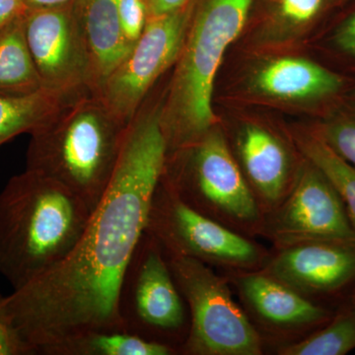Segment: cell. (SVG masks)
<instances>
[{
    "mask_svg": "<svg viewBox=\"0 0 355 355\" xmlns=\"http://www.w3.org/2000/svg\"><path fill=\"white\" fill-rule=\"evenodd\" d=\"M253 92L282 102H317L336 95L343 80L317 62L297 57L268 60L250 79Z\"/></svg>",
    "mask_w": 355,
    "mask_h": 355,
    "instance_id": "obj_13",
    "label": "cell"
},
{
    "mask_svg": "<svg viewBox=\"0 0 355 355\" xmlns=\"http://www.w3.org/2000/svg\"><path fill=\"white\" fill-rule=\"evenodd\" d=\"M299 146L306 159L335 187L355 230V167L336 154L318 133L301 137Z\"/></svg>",
    "mask_w": 355,
    "mask_h": 355,
    "instance_id": "obj_20",
    "label": "cell"
},
{
    "mask_svg": "<svg viewBox=\"0 0 355 355\" xmlns=\"http://www.w3.org/2000/svg\"><path fill=\"white\" fill-rule=\"evenodd\" d=\"M318 135L355 167V110L338 112L324 121Z\"/></svg>",
    "mask_w": 355,
    "mask_h": 355,
    "instance_id": "obj_23",
    "label": "cell"
},
{
    "mask_svg": "<svg viewBox=\"0 0 355 355\" xmlns=\"http://www.w3.org/2000/svg\"><path fill=\"white\" fill-rule=\"evenodd\" d=\"M73 9L87 48L94 92L132 48L121 31L118 0H74Z\"/></svg>",
    "mask_w": 355,
    "mask_h": 355,
    "instance_id": "obj_14",
    "label": "cell"
},
{
    "mask_svg": "<svg viewBox=\"0 0 355 355\" xmlns=\"http://www.w3.org/2000/svg\"><path fill=\"white\" fill-rule=\"evenodd\" d=\"M174 349L125 331H92L58 345L51 355H170Z\"/></svg>",
    "mask_w": 355,
    "mask_h": 355,
    "instance_id": "obj_19",
    "label": "cell"
},
{
    "mask_svg": "<svg viewBox=\"0 0 355 355\" xmlns=\"http://www.w3.org/2000/svg\"><path fill=\"white\" fill-rule=\"evenodd\" d=\"M93 210L64 184L26 169L0 193V275L20 288L67 258Z\"/></svg>",
    "mask_w": 355,
    "mask_h": 355,
    "instance_id": "obj_2",
    "label": "cell"
},
{
    "mask_svg": "<svg viewBox=\"0 0 355 355\" xmlns=\"http://www.w3.org/2000/svg\"><path fill=\"white\" fill-rule=\"evenodd\" d=\"M0 355H31L18 334L0 322Z\"/></svg>",
    "mask_w": 355,
    "mask_h": 355,
    "instance_id": "obj_25",
    "label": "cell"
},
{
    "mask_svg": "<svg viewBox=\"0 0 355 355\" xmlns=\"http://www.w3.org/2000/svg\"><path fill=\"white\" fill-rule=\"evenodd\" d=\"M167 154L179 161V172L163 173L161 182L183 202L202 214L214 210L240 222L258 219V203L220 130L211 128Z\"/></svg>",
    "mask_w": 355,
    "mask_h": 355,
    "instance_id": "obj_7",
    "label": "cell"
},
{
    "mask_svg": "<svg viewBox=\"0 0 355 355\" xmlns=\"http://www.w3.org/2000/svg\"><path fill=\"white\" fill-rule=\"evenodd\" d=\"M146 231L167 254L242 266L253 265L259 259L258 249L249 240L183 202L161 180Z\"/></svg>",
    "mask_w": 355,
    "mask_h": 355,
    "instance_id": "obj_9",
    "label": "cell"
},
{
    "mask_svg": "<svg viewBox=\"0 0 355 355\" xmlns=\"http://www.w3.org/2000/svg\"><path fill=\"white\" fill-rule=\"evenodd\" d=\"M331 0H272L266 37L272 41L294 38L327 10Z\"/></svg>",
    "mask_w": 355,
    "mask_h": 355,
    "instance_id": "obj_22",
    "label": "cell"
},
{
    "mask_svg": "<svg viewBox=\"0 0 355 355\" xmlns=\"http://www.w3.org/2000/svg\"><path fill=\"white\" fill-rule=\"evenodd\" d=\"M190 0H146L149 16L175 12L187 6Z\"/></svg>",
    "mask_w": 355,
    "mask_h": 355,
    "instance_id": "obj_28",
    "label": "cell"
},
{
    "mask_svg": "<svg viewBox=\"0 0 355 355\" xmlns=\"http://www.w3.org/2000/svg\"><path fill=\"white\" fill-rule=\"evenodd\" d=\"M24 14L0 29V94L2 95L29 94L46 86L26 39Z\"/></svg>",
    "mask_w": 355,
    "mask_h": 355,
    "instance_id": "obj_18",
    "label": "cell"
},
{
    "mask_svg": "<svg viewBox=\"0 0 355 355\" xmlns=\"http://www.w3.org/2000/svg\"><path fill=\"white\" fill-rule=\"evenodd\" d=\"M165 256L190 309V330L180 350L195 355L261 354L260 336L233 300L227 284L198 259Z\"/></svg>",
    "mask_w": 355,
    "mask_h": 355,
    "instance_id": "obj_5",
    "label": "cell"
},
{
    "mask_svg": "<svg viewBox=\"0 0 355 355\" xmlns=\"http://www.w3.org/2000/svg\"><path fill=\"white\" fill-rule=\"evenodd\" d=\"M352 301H354V302L355 303V291H354V300H352Z\"/></svg>",
    "mask_w": 355,
    "mask_h": 355,
    "instance_id": "obj_30",
    "label": "cell"
},
{
    "mask_svg": "<svg viewBox=\"0 0 355 355\" xmlns=\"http://www.w3.org/2000/svg\"><path fill=\"white\" fill-rule=\"evenodd\" d=\"M334 40L340 51L355 58V12L338 26Z\"/></svg>",
    "mask_w": 355,
    "mask_h": 355,
    "instance_id": "obj_26",
    "label": "cell"
},
{
    "mask_svg": "<svg viewBox=\"0 0 355 355\" xmlns=\"http://www.w3.org/2000/svg\"><path fill=\"white\" fill-rule=\"evenodd\" d=\"M26 11L23 0H0V29Z\"/></svg>",
    "mask_w": 355,
    "mask_h": 355,
    "instance_id": "obj_27",
    "label": "cell"
},
{
    "mask_svg": "<svg viewBox=\"0 0 355 355\" xmlns=\"http://www.w3.org/2000/svg\"><path fill=\"white\" fill-rule=\"evenodd\" d=\"M354 99L355 100V90H354Z\"/></svg>",
    "mask_w": 355,
    "mask_h": 355,
    "instance_id": "obj_32",
    "label": "cell"
},
{
    "mask_svg": "<svg viewBox=\"0 0 355 355\" xmlns=\"http://www.w3.org/2000/svg\"><path fill=\"white\" fill-rule=\"evenodd\" d=\"M268 275L305 293H335L355 282V242L311 241L284 247Z\"/></svg>",
    "mask_w": 355,
    "mask_h": 355,
    "instance_id": "obj_12",
    "label": "cell"
},
{
    "mask_svg": "<svg viewBox=\"0 0 355 355\" xmlns=\"http://www.w3.org/2000/svg\"><path fill=\"white\" fill-rule=\"evenodd\" d=\"M254 0H202L193 12L161 106L168 153L216 125L214 81L224 55L246 24Z\"/></svg>",
    "mask_w": 355,
    "mask_h": 355,
    "instance_id": "obj_4",
    "label": "cell"
},
{
    "mask_svg": "<svg viewBox=\"0 0 355 355\" xmlns=\"http://www.w3.org/2000/svg\"><path fill=\"white\" fill-rule=\"evenodd\" d=\"M118 309L123 330L132 335L176 352L174 343L182 338L186 342L184 299L162 247L146 231L121 282Z\"/></svg>",
    "mask_w": 355,
    "mask_h": 355,
    "instance_id": "obj_6",
    "label": "cell"
},
{
    "mask_svg": "<svg viewBox=\"0 0 355 355\" xmlns=\"http://www.w3.org/2000/svg\"><path fill=\"white\" fill-rule=\"evenodd\" d=\"M245 300L268 324L307 327L327 323L333 314L315 304L300 292L266 275H250L239 279Z\"/></svg>",
    "mask_w": 355,
    "mask_h": 355,
    "instance_id": "obj_16",
    "label": "cell"
},
{
    "mask_svg": "<svg viewBox=\"0 0 355 355\" xmlns=\"http://www.w3.org/2000/svg\"><path fill=\"white\" fill-rule=\"evenodd\" d=\"M90 89L44 87L29 94H0V146L22 133H31Z\"/></svg>",
    "mask_w": 355,
    "mask_h": 355,
    "instance_id": "obj_17",
    "label": "cell"
},
{
    "mask_svg": "<svg viewBox=\"0 0 355 355\" xmlns=\"http://www.w3.org/2000/svg\"><path fill=\"white\" fill-rule=\"evenodd\" d=\"M119 17L125 41L132 48L149 18L146 0H118Z\"/></svg>",
    "mask_w": 355,
    "mask_h": 355,
    "instance_id": "obj_24",
    "label": "cell"
},
{
    "mask_svg": "<svg viewBox=\"0 0 355 355\" xmlns=\"http://www.w3.org/2000/svg\"><path fill=\"white\" fill-rule=\"evenodd\" d=\"M240 160L254 190L266 202H280L288 189L291 161L279 137L260 125H244L237 137Z\"/></svg>",
    "mask_w": 355,
    "mask_h": 355,
    "instance_id": "obj_15",
    "label": "cell"
},
{
    "mask_svg": "<svg viewBox=\"0 0 355 355\" xmlns=\"http://www.w3.org/2000/svg\"><path fill=\"white\" fill-rule=\"evenodd\" d=\"M2 297H3V296L0 295V301H1ZM0 322H1V321H0Z\"/></svg>",
    "mask_w": 355,
    "mask_h": 355,
    "instance_id": "obj_31",
    "label": "cell"
},
{
    "mask_svg": "<svg viewBox=\"0 0 355 355\" xmlns=\"http://www.w3.org/2000/svg\"><path fill=\"white\" fill-rule=\"evenodd\" d=\"M193 15L187 6L149 16L141 36L94 91L114 114L130 123L154 84L176 64Z\"/></svg>",
    "mask_w": 355,
    "mask_h": 355,
    "instance_id": "obj_8",
    "label": "cell"
},
{
    "mask_svg": "<svg viewBox=\"0 0 355 355\" xmlns=\"http://www.w3.org/2000/svg\"><path fill=\"white\" fill-rule=\"evenodd\" d=\"M24 25L28 46L44 85L92 91L90 60L73 2L27 10Z\"/></svg>",
    "mask_w": 355,
    "mask_h": 355,
    "instance_id": "obj_11",
    "label": "cell"
},
{
    "mask_svg": "<svg viewBox=\"0 0 355 355\" xmlns=\"http://www.w3.org/2000/svg\"><path fill=\"white\" fill-rule=\"evenodd\" d=\"M355 349V303L345 306L304 340L280 350L284 355H345Z\"/></svg>",
    "mask_w": 355,
    "mask_h": 355,
    "instance_id": "obj_21",
    "label": "cell"
},
{
    "mask_svg": "<svg viewBox=\"0 0 355 355\" xmlns=\"http://www.w3.org/2000/svg\"><path fill=\"white\" fill-rule=\"evenodd\" d=\"M161 105L147 98L128 123L108 189L71 253L0 301V321L30 354L51 355L88 331H125L119 292L167 159Z\"/></svg>",
    "mask_w": 355,
    "mask_h": 355,
    "instance_id": "obj_1",
    "label": "cell"
},
{
    "mask_svg": "<svg viewBox=\"0 0 355 355\" xmlns=\"http://www.w3.org/2000/svg\"><path fill=\"white\" fill-rule=\"evenodd\" d=\"M73 1L74 0H23L27 10L67 6Z\"/></svg>",
    "mask_w": 355,
    "mask_h": 355,
    "instance_id": "obj_29",
    "label": "cell"
},
{
    "mask_svg": "<svg viewBox=\"0 0 355 355\" xmlns=\"http://www.w3.org/2000/svg\"><path fill=\"white\" fill-rule=\"evenodd\" d=\"M272 233L284 247L311 241L355 242L342 198L308 160L273 217Z\"/></svg>",
    "mask_w": 355,
    "mask_h": 355,
    "instance_id": "obj_10",
    "label": "cell"
},
{
    "mask_svg": "<svg viewBox=\"0 0 355 355\" xmlns=\"http://www.w3.org/2000/svg\"><path fill=\"white\" fill-rule=\"evenodd\" d=\"M128 123L88 91L30 135L26 169L64 184L94 210L113 178Z\"/></svg>",
    "mask_w": 355,
    "mask_h": 355,
    "instance_id": "obj_3",
    "label": "cell"
}]
</instances>
